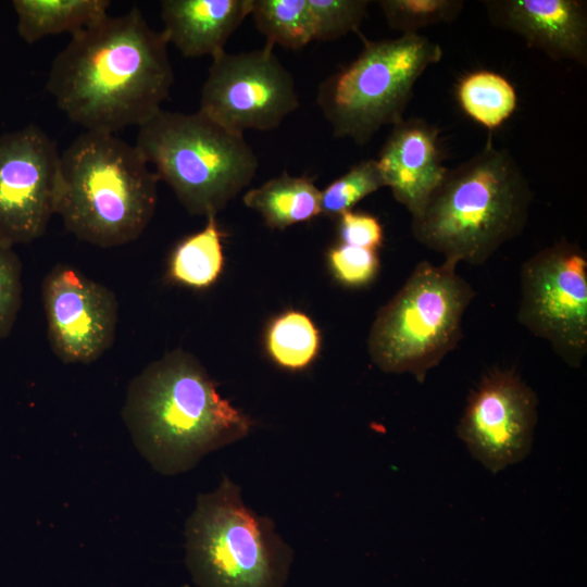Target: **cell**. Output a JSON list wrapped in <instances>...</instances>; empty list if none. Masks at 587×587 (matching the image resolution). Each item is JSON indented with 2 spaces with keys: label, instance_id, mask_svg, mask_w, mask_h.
Returning a JSON list of instances; mask_svg holds the SVG:
<instances>
[{
  "label": "cell",
  "instance_id": "15",
  "mask_svg": "<svg viewBox=\"0 0 587 587\" xmlns=\"http://www.w3.org/2000/svg\"><path fill=\"white\" fill-rule=\"evenodd\" d=\"M444 159L438 128L413 117L392 126L376 161L385 187L415 216L448 171Z\"/></svg>",
  "mask_w": 587,
  "mask_h": 587
},
{
  "label": "cell",
  "instance_id": "4",
  "mask_svg": "<svg viewBox=\"0 0 587 587\" xmlns=\"http://www.w3.org/2000/svg\"><path fill=\"white\" fill-rule=\"evenodd\" d=\"M158 182L135 145L86 130L61 153L55 214L82 241L122 246L136 240L153 217Z\"/></svg>",
  "mask_w": 587,
  "mask_h": 587
},
{
  "label": "cell",
  "instance_id": "18",
  "mask_svg": "<svg viewBox=\"0 0 587 587\" xmlns=\"http://www.w3.org/2000/svg\"><path fill=\"white\" fill-rule=\"evenodd\" d=\"M17 30L27 43L46 36L74 35L108 15V0H14Z\"/></svg>",
  "mask_w": 587,
  "mask_h": 587
},
{
  "label": "cell",
  "instance_id": "20",
  "mask_svg": "<svg viewBox=\"0 0 587 587\" xmlns=\"http://www.w3.org/2000/svg\"><path fill=\"white\" fill-rule=\"evenodd\" d=\"M455 95L462 111L490 130L503 125L517 105V95L512 83L503 75L488 70L462 76Z\"/></svg>",
  "mask_w": 587,
  "mask_h": 587
},
{
  "label": "cell",
  "instance_id": "21",
  "mask_svg": "<svg viewBox=\"0 0 587 587\" xmlns=\"http://www.w3.org/2000/svg\"><path fill=\"white\" fill-rule=\"evenodd\" d=\"M320 347V332L303 312L286 311L271 321L266 328V352L285 370L301 371L308 367L317 357Z\"/></svg>",
  "mask_w": 587,
  "mask_h": 587
},
{
  "label": "cell",
  "instance_id": "7",
  "mask_svg": "<svg viewBox=\"0 0 587 587\" xmlns=\"http://www.w3.org/2000/svg\"><path fill=\"white\" fill-rule=\"evenodd\" d=\"M187 563L199 587H284L291 548L274 523L246 507L240 488L224 476L200 495L187 522Z\"/></svg>",
  "mask_w": 587,
  "mask_h": 587
},
{
  "label": "cell",
  "instance_id": "23",
  "mask_svg": "<svg viewBox=\"0 0 587 587\" xmlns=\"http://www.w3.org/2000/svg\"><path fill=\"white\" fill-rule=\"evenodd\" d=\"M385 183L375 159L362 160L321 191V214L339 217Z\"/></svg>",
  "mask_w": 587,
  "mask_h": 587
},
{
  "label": "cell",
  "instance_id": "10",
  "mask_svg": "<svg viewBox=\"0 0 587 587\" xmlns=\"http://www.w3.org/2000/svg\"><path fill=\"white\" fill-rule=\"evenodd\" d=\"M212 59L199 111L223 127L241 135L272 130L298 109L294 77L273 46L240 53L224 50Z\"/></svg>",
  "mask_w": 587,
  "mask_h": 587
},
{
  "label": "cell",
  "instance_id": "8",
  "mask_svg": "<svg viewBox=\"0 0 587 587\" xmlns=\"http://www.w3.org/2000/svg\"><path fill=\"white\" fill-rule=\"evenodd\" d=\"M442 54L421 34L364 38L358 57L319 88L317 104L334 136L366 145L382 127L400 122L419 78Z\"/></svg>",
  "mask_w": 587,
  "mask_h": 587
},
{
  "label": "cell",
  "instance_id": "9",
  "mask_svg": "<svg viewBox=\"0 0 587 587\" xmlns=\"http://www.w3.org/2000/svg\"><path fill=\"white\" fill-rule=\"evenodd\" d=\"M517 321L569 366L587 355V254L561 239L521 266Z\"/></svg>",
  "mask_w": 587,
  "mask_h": 587
},
{
  "label": "cell",
  "instance_id": "17",
  "mask_svg": "<svg viewBox=\"0 0 587 587\" xmlns=\"http://www.w3.org/2000/svg\"><path fill=\"white\" fill-rule=\"evenodd\" d=\"M243 203L271 228L284 229L321 214V190L312 179L287 172L247 191Z\"/></svg>",
  "mask_w": 587,
  "mask_h": 587
},
{
  "label": "cell",
  "instance_id": "25",
  "mask_svg": "<svg viewBox=\"0 0 587 587\" xmlns=\"http://www.w3.org/2000/svg\"><path fill=\"white\" fill-rule=\"evenodd\" d=\"M314 23V40L338 39L359 30L369 0H308Z\"/></svg>",
  "mask_w": 587,
  "mask_h": 587
},
{
  "label": "cell",
  "instance_id": "26",
  "mask_svg": "<svg viewBox=\"0 0 587 587\" xmlns=\"http://www.w3.org/2000/svg\"><path fill=\"white\" fill-rule=\"evenodd\" d=\"M329 270L335 278L349 287L370 284L377 275L379 259L376 250L337 243L327 252Z\"/></svg>",
  "mask_w": 587,
  "mask_h": 587
},
{
  "label": "cell",
  "instance_id": "11",
  "mask_svg": "<svg viewBox=\"0 0 587 587\" xmlns=\"http://www.w3.org/2000/svg\"><path fill=\"white\" fill-rule=\"evenodd\" d=\"M61 154L55 142L30 124L0 136V242L40 238L57 211Z\"/></svg>",
  "mask_w": 587,
  "mask_h": 587
},
{
  "label": "cell",
  "instance_id": "3",
  "mask_svg": "<svg viewBox=\"0 0 587 587\" xmlns=\"http://www.w3.org/2000/svg\"><path fill=\"white\" fill-rule=\"evenodd\" d=\"M533 192L512 153L488 139L471 159L448 168L419 214L415 240L455 264L482 265L528 220Z\"/></svg>",
  "mask_w": 587,
  "mask_h": 587
},
{
  "label": "cell",
  "instance_id": "16",
  "mask_svg": "<svg viewBox=\"0 0 587 587\" xmlns=\"http://www.w3.org/2000/svg\"><path fill=\"white\" fill-rule=\"evenodd\" d=\"M251 5L252 0H163L162 32L183 55L214 58L250 15Z\"/></svg>",
  "mask_w": 587,
  "mask_h": 587
},
{
  "label": "cell",
  "instance_id": "24",
  "mask_svg": "<svg viewBox=\"0 0 587 587\" xmlns=\"http://www.w3.org/2000/svg\"><path fill=\"white\" fill-rule=\"evenodd\" d=\"M377 3L388 26L401 35L452 23L464 8L463 0H380Z\"/></svg>",
  "mask_w": 587,
  "mask_h": 587
},
{
  "label": "cell",
  "instance_id": "2",
  "mask_svg": "<svg viewBox=\"0 0 587 587\" xmlns=\"http://www.w3.org/2000/svg\"><path fill=\"white\" fill-rule=\"evenodd\" d=\"M123 419L135 445L164 474L191 469L253 426L220 396L199 360L182 349L150 363L130 382Z\"/></svg>",
  "mask_w": 587,
  "mask_h": 587
},
{
  "label": "cell",
  "instance_id": "13",
  "mask_svg": "<svg viewBox=\"0 0 587 587\" xmlns=\"http://www.w3.org/2000/svg\"><path fill=\"white\" fill-rule=\"evenodd\" d=\"M41 297L48 340L63 363H90L112 347L118 303L110 288L58 264L43 278Z\"/></svg>",
  "mask_w": 587,
  "mask_h": 587
},
{
  "label": "cell",
  "instance_id": "6",
  "mask_svg": "<svg viewBox=\"0 0 587 587\" xmlns=\"http://www.w3.org/2000/svg\"><path fill=\"white\" fill-rule=\"evenodd\" d=\"M457 266L450 261L420 262L379 310L367 340L372 362L379 370L409 373L422 383L455 349L464 313L476 295Z\"/></svg>",
  "mask_w": 587,
  "mask_h": 587
},
{
  "label": "cell",
  "instance_id": "14",
  "mask_svg": "<svg viewBox=\"0 0 587 587\" xmlns=\"http://www.w3.org/2000/svg\"><path fill=\"white\" fill-rule=\"evenodd\" d=\"M489 22L554 61L587 65L584 0H484Z\"/></svg>",
  "mask_w": 587,
  "mask_h": 587
},
{
  "label": "cell",
  "instance_id": "28",
  "mask_svg": "<svg viewBox=\"0 0 587 587\" xmlns=\"http://www.w3.org/2000/svg\"><path fill=\"white\" fill-rule=\"evenodd\" d=\"M338 237L341 243L377 251L384 230L374 215L351 210L338 217Z\"/></svg>",
  "mask_w": 587,
  "mask_h": 587
},
{
  "label": "cell",
  "instance_id": "27",
  "mask_svg": "<svg viewBox=\"0 0 587 587\" xmlns=\"http://www.w3.org/2000/svg\"><path fill=\"white\" fill-rule=\"evenodd\" d=\"M21 304V261L12 246L0 242V339L10 334Z\"/></svg>",
  "mask_w": 587,
  "mask_h": 587
},
{
  "label": "cell",
  "instance_id": "1",
  "mask_svg": "<svg viewBox=\"0 0 587 587\" xmlns=\"http://www.w3.org/2000/svg\"><path fill=\"white\" fill-rule=\"evenodd\" d=\"M167 45L138 8L108 14L72 35L51 64L47 91L86 130L139 127L170 95L174 73Z\"/></svg>",
  "mask_w": 587,
  "mask_h": 587
},
{
  "label": "cell",
  "instance_id": "22",
  "mask_svg": "<svg viewBox=\"0 0 587 587\" xmlns=\"http://www.w3.org/2000/svg\"><path fill=\"white\" fill-rule=\"evenodd\" d=\"M250 15L273 47L298 50L314 40L308 0H252Z\"/></svg>",
  "mask_w": 587,
  "mask_h": 587
},
{
  "label": "cell",
  "instance_id": "5",
  "mask_svg": "<svg viewBox=\"0 0 587 587\" xmlns=\"http://www.w3.org/2000/svg\"><path fill=\"white\" fill-rule=\"evenodd\" d=\"M135 146L191 215H216L254 178L259 160L243 135L200 111L160 110Z\"/></svg>",
  "mask_w": 587,
  "mask_h": 587
},
{
  "label": "cell",
  "instance_id": "19",
  "mask_svg": "<svg viewBox=\"0 0 587 587\" xmlns=\"http://www.w3.org/2000/svg\"><path fill=\"white\" fill-rule=\"evenodd\" d=\"M222 238L215 216H208L201 230L184 238L172 251L167 267L170 280L196 289L213 285L224 265Z\"/></svg>",
  "mask_w": 587,
  "mask_h": 587
},
{
  "label": "cell",
  "instance_id": "12",
  "mask_svg": "<svg viewBox=\"0 0 587 587\" xmlns=\"http://www.w3.org/2000/svg\"><path fill=\"white\" fill-rule=\"evenodd\" d=\"M538 400L512 369L488 371L472 390L458 425L471 454L498 473L529 452Z\"/></svg>",
  "mask_w": 587,
  "mask_h": 587
}]
</instances>
